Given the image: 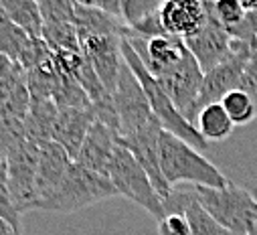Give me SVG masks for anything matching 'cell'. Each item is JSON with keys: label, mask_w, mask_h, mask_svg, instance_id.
<instances>
[{"label": "cell", "mask_w": 257, "mask_h": 235, "mask_svg": "<svg viewBox=\"0 0 257 235\" xmlns=\"http://www.w3.org/2000/svg\"><path fill=\"white\" fill-rule=\"evenodd\" d=\"M160 168L172 189L180 183L213 189L229 185L227 176L201 150L166 130L160 132Z\"/></svg>", "instance_id": "obj_1"}, {"label": "cell", "mask_w": 257, "mask_h": 235, "mask_svg": "<svg viewBox=\"0 0 257 235\" xmlns=\"http://www.w3.org/2000/svg\"><path fill=\"white\" fill-rule=\"evenodd\" d=\"M121 57H123V61L130 65V69L136 73V77L140 79V83H142V87L146 91V97L150 101L152 113L158 118V122L162 124V128L166 132L182 138L184 142H188L190 146H195L201 152L205 148H209V142L178 111V107L174 105V101L170 99V95L162 89V85L158 83V79L148 71V67L142 61V57L136 53V49L130 45V41H127L125 37H121Z\"/></svg>", "instance_id": "obj_2"}, {"label": "cell", "mask_w": 257, "mask_h": 235, "mask_svg": "<svg viewBox=\"0 0 257 235\" xmlns=\"http://www.w3.org/2000/svg\"><path fill=\"white\" fill-rule=\"evenodd\" d=\"M111 197H117V191L111 185L109 176L87 170L85 166L73 160L65 179L61 181L55 193L47 197L37 209L53 213H75Z\"/></svg>", "instance_id": "obj_3"}, {"label": "cell", "mask_w": 257, "mask_h": 235, "mask_svg": "<svg viewBox=\"0 0 257 235\" xmlns=\"http://www.w3.org/2000/svg\"><path fill=\"white\" fill-rule=\"evenodd\" d=\"M207 213L231 235H249L257 223V197L249 187H192Z\"/></svg>", "instance_id": "obj_4"}, {"label": "cell", "mask_w": 257, "mask_h": 235, "mask_svg": "<svg viewBox=\"0 0 257 235\" xmlns=\"http://www.w3.org/2000/svg\"><path fill=\"white\" fill-rule=\"evenodd\" d=\"M107 176L111 185L115 187L117 195L132 201L134 205L142 207L146 213H150L158 223L166 217L164 201L160 199L158 191L154 189L150 176L142 168V164L136 160V156L127 150L123 144H119L113 152Z\"/></svg>", "instance_id": "obj_5"}, {"label": "cell", "mask_w": 257, "mask_h": 235, "mask_svg": "<svg viewBox=\"0 0 257 235\" xmlns=\"http://www.w3.org/2000/svg\"><path fill=\"white\" fill-rule=\"evenodd\" d=\"M113 107L117 115V134L119 140L142 130L152 118V107L146 97V91L125 61L119 67L117 83L113 89Z\"/></svg>", "instance_id": "obj_6"}, {"label": "cell", "mask_w": 257, "mask_h": 235, "mask_svg": "<svg viewBox=\"0 0 257 235\" xmlns=\"http://www.w3.org/2000/svg\"><path fill=\"white\" fill-rule=\"evenodd\" d=\"M156 79L162 85V89L170 95V99L174 101L178 111L195 126V105H197L199 93L203 89L205 71L201 69L197 59L192 57V53L186 51L184 57L172 69H168L166 73H162Z\"/></svg>", "instance_id": "obj_7"}, {"label": "cell", "mask_w": 257, "mask_h": 235, "mask_svg": "<svg viewBox=\"0 0 257 235\" xmlns=\"http://www.w3.org/2000/svg\"><path fill=\"white\" fill-rule=\"evenodd\" d=\"M39 154H41V144L27 138L19 146H15L7 156L9 187H11L15 205L21 213L33 211Z\"/></svg>", "instance_id": "obj_8"}, {"label": "cell", "mask_w": 257, "mask_h": 235, "mask_svg": "<svg viewBox=\"0 0 257 235\" xmlns=\"http://www.w3.org/2000/svg\"><path fill=\"white\" fill-rule=\"evenodd\" d=\"M253 53V47L249 43L237 41L235 39V51L229 59H225L223 63H219L217 67H213L211 71L205 73V81H203V89L199 93L197 105H195V120L199 111L209 105V103H219L229 91L239 89L241 85V75L245 69V63L249 55Z\"/></svg>", "instance_id": "obj_9"}, {"label": "cell", "mask_w": 257, "mask_h": 235, "mask_svg": "<svg viewBox=\"0 0 257 235\" xmlns=\"http://www.w3.org/2000/svg\"><path fill=\"white\" fill-rule=\"evenodd\" d=\"M162 130H164L162 124L158 122V118L154 115L142 130L121 138L119 144H123L127 150L136 156V160L142 164V168L150 176V181H152L154 189L158 191L160 199L166 201L172 195L174 189L166 183L164 174H162V168H160V132Z\"/></svg>", "instance_id": "obj_10"}, {"label": "cell", "mask_w": 257, "mask_h": 235, "mask_svg": "<svg viewBox=\"0 0 257 235\" xmlns=\"http://www.w3.org/2000/svg\"><path fill=\"white\" fill-rule=\"evenodd\" d=\"M184 45L192 53V57L199 61L201 69L207 73L219 63H223L225 59H229L235 51V39L229 35V31L219 23L215 9H213V0L209 5V19L205 27L188 39H184Z\"/></svg>", "instance_id": "obj_11"}, {"label": "cell", "mask_w": 257, "mask_h": 235, "mask_svg": "<svg viewBox=\"0 0 257 235\" xmlns=\"http://www.w3.org/2000/svg\"><path fill=\"white\" fill-rule=\"evenodd\" d=\"M211 0H166L160 9V23L170 37L188 39L197 35L209 19Z\"/></svg>", "instance_id": "obj_12"}, {"label": "cell", "mask_w": 257, "mask_h": 235, "mask_svg": "<svg viewBox=\"0 0 257 235\" xmlns=\"http://www.w3.org/2000/svg\"><path fill=\"white\" fill-rule=\"evenodd\" d=\"M73 158L69 152L57 144L55 140H47L41 144V154H39V166H37V181H35V203L33 211L55 193V189L65 179V174L71 166Z\"/></svg>", "instance_id": "obj_13"}, {"label": "cell", "mask_w": 257, "mask_h": 235, "mask_svg": "<svg viewBox=\"0 0 257 235\" xmlns=\"http://www.w3.org/2000/svg\"><path fill=\"white\" fill-rule=\"evenodd\" d=\"M117 146H119L117 130H113L111 126H107L105 122L95 118V122L91 124L89 132L79 148L75 162H79L87 170L107 176V170H109V164H111V158H113V152Z\"/></svg>", "instance_id": "obj_14"}, {"label": "cell", "mask_w": 257, "mask_h": 235, "mask_svg": "<svg viewBox=\"0 0 257 235\" xmlns=\"http://www.w3.org/2000/svg\"><path fill=\"white\" fill-rule=\"evenodd\" d=\"M95 107H59L57 120L53 126V140L61 144L69 152V156L75 160L79 154V148L95 122Z\"/></svg>", "instance_id": "obj_15"}, {"label": "cell", "mask_w": 257, "mask_h": 235, "mask_svg": "<svg viewBox=\"0 0 257 235\" xmlns=\"http://www.w3.org/2000/svg\"><path fill=\"white\" fill-rule=\"evenodd\" d=\"M164 211L166 215H184L190 227V235H231L199 203L195 189H190V191L174 189L172 195L164 201Z\"/></svg>", "instance_id": "obj_16"}, {"label": "cell", "mask_w": 257, "mask_h": 235, "mask_svg": "<svg viewBox=\"0 0 257 235\" xmlns=\"http://www.w3.org/2000/svg\"><path fill=\"white\" fill-rule=\"evenodd\" d=\"M195 128L199 130V134L211 144V142H223L233 134V120L229 118L227 109L223 107V103H209L205 105L197 120H195Z\"/></svg>", "instance_id": "obj_17"}, {"label": "cell", "mask_w": 257, "mask_h": 235, "mask_svg": "<svg viewBox=\"0 0 257 235\" xmlns=\"http://www.w3.org/2000/svg\"><path fill=\"white\" fill-rule=\"evenodd\" d=\"M11 21L31 37H43V17L37 0H0Z\"/></svg>", "instance_id": "obj_18"}, {"label": "cell", "mask_w": 257, "mask_h": 235, "mask_svg": "<svg viewBox=\"0 0 257 235\" xmlns=\"http://www.w3.org/2000/svg\"><path fill=\"white\" fill-rule=\"evenodd\" d=\"M221 103L227 109V113L235 126H247L249 122H253L257 118V107H255L253 99L249 97V93H245L243 89L229 91L221 99Z\"/></svg>", "instance_id": "obj_19"}, {"label": "cell", "mask_w": 257, "mask_h": 235, "mask_svg": "<svg viewBox=\"0 0 257 235\" xmlns=\"http://www.w3.org/2000/svg\"><path fill=\"white\" fill-rule=\"evenodd\" d=\"M43 27L49 25H75L77 0H37Z\"/></svg>", "instance_id": "obj_20"}, {"label": "cell", "mask_w": 257, "mask_h": 235, "mask_svg": "<svg viewBox=\"0 0 257 235\" xmlns=\"http://www.w3.org/2000/svg\"><path fill=\"white\" fill-rule=\"evenodd\" d=\"M166 0H119V17L125 27H134L144 19L158 15Z\"/></svg>", "instance_id": "obj_21"}, {"label": "cell", "mask_w": 257, "mask_h": 235, "mask_svg": "<svg viewBox=\"0 0 257 235\" xmlns=\"http://www.w3.org/2000/svg\"><path fill=\"white\" fill-rule=\"evenodd\" d=\"M21 211L15 205L11 187H9V166L7 160H0V217L5 221H9L13 227L23 229L21 227Z\"/></svg>", "instance_id": "obj_22"}, {"label": "cell", "mask_w": 257, "mask_h": 235, "mask_svg": "<svg viewBox=\"0 0 257 235\" xmlns=\"http://www.w3.org/2000/svg\"><path fill=\"white\" fill-rule=\"evenodd\" d=\"M213 9H215L219 23L227 31L237 29L247 19V11L237 3V0H213Z\"/></svg>", "instance_id": "obj_23"}, {"label": "cell", "mask_w": 257, "mask_h": 235, "mask_svg": "<svg viewBox=\"0 0 257 235\" xmlns=\"http://www.w3.org/2000/svg\"><path fill=\"white\" fill-rule=\"evenodd\" d=\"M239 89H243L245 93H249V97L253 99V103L257 107V51L255 49H253V53L249 55L247 63H245Z\"/></svg>", "instance_id": "obj_24"}, {"label": "cell", "mask_w": 257, "mask_h": 235, "mask_svg": "<svg viewBox=\"0 0 257 235\" xmlns=\"http://www.w3.org/2000/svg\"><path fill=\"white\" fill-rule=\"evenodd\" d=\"M25 81H27V71H25V67L19 63L17 69L13 71V75H9L7 79H0V105H5V103L9 101V97L17 91V87H19L21 83H25Z\"/></svg>", "instance_id": "obj_25"}, {"label": "cell", "mask_w": 257, "mask_h": 235, "mask_svg": "<svg viewBox=\"0 0 257 235\" xmlns=\"http://www.w3.org/2000/svg\"><path fill=\"white\" fill-rule=\"evenodd\" d=\"M160 235H190V227L184 219V215H166L158 223Z\"/></svg>", "instance_id": "obj_26"}, {"label": "cell", "mask_w": 257, "mask_h": 235, "mask_svg": "<svg viewBox=\"0 0 257 235\" xmlns=\"http://www.w3.org/2000/svg\"><path fill=\"white\" fill-rule=\"evenodd\" d=\"M17 61L15 59H11L7 53L0 51V79H7L9 75H13V71L17 69Z\"/></svg>", "instance_id": "obj_27"}, {"label": "cell", "mask_w": 257, "mask_h": 235, "mask_svg": "<svg viewBox=\"0 0 257 235\" xmlns=\"http://www.w3.org/2000/svg\"><path fill=\"white\" fill-rule=\"evenodd\" d=\"M237 3L247 11V13H251V11H257V0H237Z\"/></svg>", "instance_id": "obj_28"}, {"label": "cell", "mask_w": 257, "mask_h": 235, "mask_svg": "<svg viewBox=\"0 0 257 235\" xmlns=\"http://www.w3.org/2000/svg\"><path fill=\"white\" fill-rule=\"evenodd\" d=\"M13 229H17V227H13L9 221H5L3 217H0V235H7V233L13 231Z\"/></svg>", "instance_id": "obj_29"}, {"label": "cell", "mask_w": 257, "mask_h": 235, "mask_svg": "<svg viewBox=\"0 0 257 235\" xmlns=\"http://www.w3.org/2000/svg\"><path fill=\"white\" fill-rule=\"evenodd\" d=\"M249 189H251V193H253V195L257 197V183H255V185H251ZM249 235H257V223H255V227H253V231H251Z\"/></svg>", "instance_id": "obj_30"}, {"label": "cell", "mask_w": 257, "mask_h": 235, "mask_svg": "<svg viewBox=\"0 0 257 235\" xmlns=\"http://www.w3.org/2000/svg\"><path fill=\"white\" fill-rule=\"evenodd\" d=\"M7 235H23V229H13V231H9Z\"/></svg>", "instance_id": "obj_31"}, {"label": "cell", "mask_w": 257, "mask_h": 235, "mask_svg": "<svg viewBox=\"0 0 257 235\" xmlns=\"http://www.w3.org/2000/svg\"><path fill=\"white\" fill-rule=\"evenodd\" d=\"M251 47H253V49H255V51H257V39H255V41H253V43H251Z\"/></svg>", "instance_id": "obj_32"}]
</instances>
